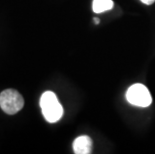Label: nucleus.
Segmentation results:
<instances>
[{
  "label": "nucleus",
  "instance_id": "1",
  "mask_svg": "<svg viewBox=\"0 0 155 154\" xmlns=\"http://www.w3.org/2000/svg\"><path fill=\"white\" fill-rule=\"evenodd\" d=\"M40 107L44 118L50 123L57 122L63 115L62 105L52 91H46L41 95Z\"/></svg>",
  "mask_w": 155,
  "mask_h": 154
},
{
  "label": "nucleus",
  "instance_id": "2",
  "mask_svg": "<svg viewBox=\"0 0 155 154\" xmlns=\"http://www.w3.org/2000/svg\"><path fill=\"white\" fill-rule=\"evenodd\" d=\"M24 106L21 94L14 89H6L0 93V107L9 115L17 113Z\"/></svg>",
  "mask_w": 155,
  "mask_h": 154
},
{
  "label": "nucleus",
  "instance_id": "3",
  "mask_svg": "<svg viewBox=\"0 0 155 154\" xmlns=\"http://www.w3.org/2000/svg\"><path fill=\"white\" fill-rule=\"evenodd\" d=\"M126 99L130 104L138 107H148L152 102V97L146 86L136 83L128 88Z\"/></svg>",
  "mask_w": 155,
  "mask_h": 154
},
{
  "label": "nucleus",
  "instance_id": "4",
  "mask_svg": "<svg viewBox=\"0 0 155 154\" xmlns=\"http://www.w3.org/2000/svg\"><path fill=\"white\" fill-rule=\"evenodd\" d=\"M73 151L76 154H89L92 152V140L87 135H81L73 141Z\"/></svg>",
  "mask_w": 155,
  "mask_h": 154
},
{
  "label": "nucleus",
  "instance_id": "5",
  "mask_svg": "<svg viewBox=\"0 0 155 154\" xmlns=\"http://www.w3.org/2000/svg\"><path fill=\"white\" fill-rule=\"evenodd\" d=\"M113 8L112 0H93L92 9L94 13H102Z\"/></svg>",
  "mask_w": 155,
  "mask_h": 154
},
{
  "label": "nucleus",
  "instance_id": "6",
  "mask_svg": "<svg viewBox=\"0 0 155 154\" xmlns=\"http://www.w3.org/2000/svg\"><path fill=\"white\" fill-rule=\"evenodd\" d=\"M141 2L144 3V4H146V5H151L152 3L155 2V0H140Z\"/></svg>",
  "mask_w": 155,
  "mask_h": 154
},
{
  "label": "nucleus",
  "instance_id": "7",
  "mask_svg": "<svg viewBox=\"0 0 155 154\" xmlns=\"http://www.w3.org/2000/svg\"><path fill=\"white\" fill-rule=\"evenodd\" d=\"M99 22H100L99 18H96V17L94 18V23H95V24H99Z\"/></svg>",
  "mask_w": 155,
  "mask_h": 154
}]
</instances>
